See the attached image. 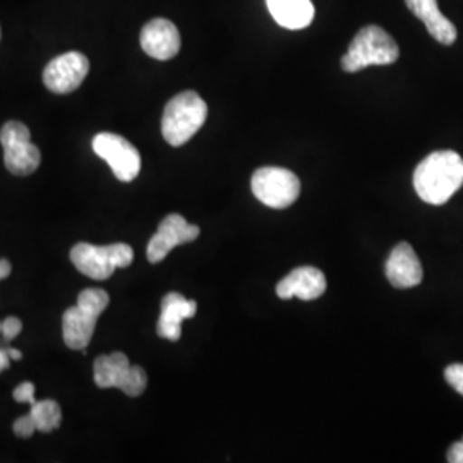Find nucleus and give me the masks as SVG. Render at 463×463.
Listing matches in <instances>:
<instances>
[{"mask_svg": "<svg viewBox=\"0 0 463 463\" xmlns=\"http://www.w3.org/2000/svg\"><path fill=\"white\" fill-rule=\"evenodd\" d=\"M447 460L449 463H463V439L453 443L448 449Z\"/></svg>", "mask_w": 463, "mask_h": 463, "instance_id": "nucleus-25", "label": "nucleus"}, {"mask_svg": "<svg viewBox=\"0 0 463 463\" xmlns=\"http://www.w3.org/2000/svg\"><path fill=\"white\" fill-rule=\"evenodd\" d=\"M11 357H9V354H7V350L5 348H0V373L2 371H5L9 365H11Z\"/></svg>", "mask_w": 463, "mask_h": 463, "instance_id": "nucleus-26", "label": "nucleus"}, {"mask_svg": "<svg viewBox=\"0 0 463 463\" xmlns=\"http://www.w3.org/2000/svg\"><path fill=\"white\" fill-rule=\"evenodd\" d=\"M250 189L268 208L283 210L298 201L300 181L298 175L281 166H263L252 175Z\"/></svg>", "mask_w": 463, "mask_h": 463, "instance_id": "nucleus-6", "label": "nucleus"}, {"mask_svg": "<svg viewBox=\"0 0 463 463\" xmlns=\"http://www.w3.org/2000/svg\"><path fill=\"white\" fill-rule=\"evenodd\" d=\"M93 151L112 168L120 183H131L141 172V155L133 145L114 133H99L93 137Z\"/></svg>", "mask_w": 463, "mask_h": 463, "instance_id": "nucleus-7", "label": "nucleus"}, {"mask_svg": "<svg viewBox=\"0 0 463 463\" xmlns=\"http://www.w3.org/2000/svg\"><path fill=\"white\" fill-rule=\"evenodd\" d=\"M198 313V304L184 298L179 292H170L162 298V313L156 325L158 336L170 342L181 340L184 319H191Z\"/></svg>", "mask_w": 463, "mask_h": 463, "instance_id": "nucleus-12", "label": "nucleus"}, {"mask_svg": "<svg viewBox=\"0 0 463 463\" xmlns=\"http://www.w3.org/2000/svg\"><path fill=\"white\" fill-rule=\"evenodd\" d=\"M7 350V354H9V357L13 359V361H21V357H23V354L16 350V348H5Z\"/></svg>", "mask_w": 463, "mask_h": 463, "instance_id": "nucleus-28", "label": "nucleus"}, {"mask_svg": "<svg viewBox=\"0 0 463 463\" xmlns=\"http://www.w3.org/2000/svg\"><path fill=\"white\" fill-rule=\"evenodd\" d=\"M134 250L129 244L117 242L110 246H93L80 242L71 249V261L86 277L93 280H107L117 268H128L133 263Z\"/></svg>", "mask_w": 463, "mask_h": 463, "instance_id": "nucleus-4", "label": "nucleus"}, {"mask_svg": "<svg viewBox=\"0 0 463 463\" xmlns=\"http://www.w3.org/2000/svg\"><path fill=\"white\" fill-rule=\"evenodd\" d=\"M405 4L411 13L426 24L428 32L436 42L443 45H453L457 42V26L443 16L438 7V0H405Z\"/></svg>", "mask_w": 463, "mask_h": 463, "instance_id": "nucleus-14", "label": "nucleus"}, {"mask_svg": "<svg viewBox=\"0 0 463 463\" xmlns=\"http://www.w3.org/2000/svg\"><path fill=\"white\" fill-rule=\"evenodd\" d=\"M0 333H2V323H0Z\"/></svg>", "mask_w": 463, "mask_h": 463, "instance_id": "nucleus-29", "label": "nucleus"}, {"mask_svg": "<svg viewBox=\"0 0 463 463\" xmlns=\"http://www.w3.org/2000/svg\"><path fill=\"white\" fill-rule=\"evenodd\" d=\"M97 321L99 317L86 313L78 304L69 307L62 316V336L67 347L83 350L86 354V347L90 345L97 328Z\"/></svg>", "mask_w": 463, "mask_h": 463, "instance_id": "nucleus-15", "label": "nucleus"}, {"mask_svg": "<svg viewBox=\"0 0 463 463\" xmlns=\"http://www.w3.org/2000/svg\"><path fill=\"white\" fill-rule=\"evenodd\" d=\"M13 397L19 403H28V405H34L36 400H34V384L33 383H21L14 390Z\"/></svg>", "mask_w": 463, "mask_h": 463, "instance_id": "nucleus-23", "label": "nucleus"}, {"mask_svg": "<svg viewBox=\"0 0 463 463\" xmlns=\"http://www.w3.org/2000/svg\"><path fill=\"white\" fill-rule=\"evenodd\" d=\"M42 162V153L32 141H23L4 148L5 168L19 177H26L36 172Z\"/></svg>", "mask_w": 463, "mask_h": 463, "instance_id": "nucleus-17", "label": "nucleus"}, {"mask_svg": "<svg viewBox=\"0 0 463 463\" xmlns=\"http://www.w3.org/2000/svg\"><path fill=\"white\" fill-rule=\"evenodd\" d=\"M445 380L455 392H458L463 397V364L448 365L445 369Z\"/></svg>", "mask_w": 463, "mask_h": 463, "instance_id": "nucleus-21", "label": "nucleus"}, {"mask_svg": "<svg viewBox=\"0 0 463 463\" xmlns=\"http://www.w3.org/2000/svg\"><path fill=\"white\" fill-rule=\"evenodd\" d=\"M23 141H32L30 129L23 122L11 120V122H7L2 128V131H0V143H2L4 148L11 146V145H16V143H23Z\"/></svg>", "mask_w": 463, "mask_h": 463, "instance_id": "nucleus-20", "label": "nucleus"}, {"mask_svg": "<svg viewBox=\"0 0 463 463\" xmlns=\"http://www.w3.org/2000/svg\"><path fill=\"white\" fill-rule=\"evenodd\" d=\"M462 185L463 158L457 151H434L415 168V191L434 206L445 204Z\"/></svg>", "mask_w": 463, "mask_h": 463, "instance_id": "nucleus-1", "label": "nucleus"}, {"mask_svg": "<svg viewBox=\"0 0 463 463\" xmlns=\"http://www.w3.org/2000/svg\"><path fill=\"white\" fill-rule=\"evenodd\" d=\"M273 19L287 30H302L315 19L311 0H266Z\"/></svg>", "mask_w": 463, "mask_h": 463, "instance_id": "nucleus-16", "label": "nucleus"}, {"mask_svg": "<svg viewBox=\"0 0 463 463\" xmlns=\"http://www.w3.org/2000/svg\"><path fill=\"white\" fill-rule=\"evenodd\" d=\"M110 298L101 288H86L78 296V306L95 317H99L101 313L109 307Z\"/></svg>", "mask_w": 463, "mask_h": 463, "instance_id": "nucleus-19", "label": "nucleus"}, {"mask_svg": "<svg viewBox=\"0 0 463 463\" xmlns=\"http://www.w3.org/2000/svg\"><path fill=\"white\" fill-rule=\"evenodd\" d=\"M23 330V323L19 317H5V321L2 323V335L5 340H14L17 335Z\"/></svg>", "mask_w": 463, "mask_h": 463, "instance_id": "nucleus-24", "label": "nucleus"}, {"mask_svg": "<svg viewBox=\"0 0 463 463\" xmlns=\"http://www.w3.org/2000/svg\"><path fill=\"white\" fill-rule=\"evenodd\" d=\"M398 57L400 49L393 36L371 24L354 36L342 59V67L345 72H359L369 66H390L397 62Z\"/></svg>", "mask_w": 463, "mask_h": 463, "instance_id": "nucleus-3", "label": "nucleus"}, {"mask_svg": "<svg viewBox=\"0 0 463 463\" xmlns=\"http://www.w3.org/2000/svg\"><path fill=\"white\" fill-rule=\"evenodd\" d=\"M386 279L395 288H412L422 281V266L415 254L414 248L407 242H400L392 250L386 266Z\"/></svg>", "mask_w": 463, "mask_h": 463, "instance_id": "nucleus-13", "label": "nucleus"}, {"mask_svg": "<svg viewBox=\"0 0 463 463\" xmlns=\"http://www.w3.org/2000/svg\"><path fill=\"white\" fill-rule=\"evenodd\" d=\"M32 417H33L36 430L40 432H52L59 430L62 420L61 405L55 400H42L32 405Z\"/></svg>", "mask_w": 463, "mask_h": 463, "instance_id": "nucleus-18", "label": "nucleus"}, {"mask_svg": "<svg viewBox=\"0 0 463 463\" xmlns=\"http://www.w3.org/2000/svg\"><path fill=\"white\" fill-rule=\"evenodd\" d=\"M90 61L81 52H67L50 61L43 71V83L55 95H67L83 84Z\"/></svg>", "mask_w": 463, "mask_h": 463, "instance_id": "nucleus-8", "label": "nucleus"}, {"mask_svg": "<svg viewBox=\"0 0 463 463\" xmlns=\"http://www.w3.org/2000/svg\"><path fill=\"white\" fill-rule=\"evenodd\" d=\"M11 275V263L7 260H0V280L7 279Z\"/></svg>", "mask_w": 463, "mask_h": 463, "instance_id": "nucleus-27", "label": "nucleus"}, {"mask_svg": "<svg viewBox=\"0 0 463 463\" xmlns=\"http://www.w3.org/2000/svg\"><path fill=\"white\" fill-rule=\"evenodd\" d=\"M93 380L101 390L118 388L128 397L143 395L148 386L146 371L139 365L131 364L128 355L122 352L99 355L93 365Z\"/></svg>", "mask_w": 463, "mask_h": 463, "instance_id": "nucleus-5", "label": "nucleus"}, {"mask_svg": "<svg viewBox=\"0 0 463 463\" xmlns=\"http://www.w3.org/2000/svg\"><path fill=\"white\" fill-rule=\"evenodd\" d=\"M326 290V279L315 266H300L287 275L277 285V296L280 298H298L300 300H315Z\"/></svg>", "mask_w": 463, "mask_h": 463, "instance_id": "nucleus-11", "label": "nucleus"}, {"mask_svg": "<svg viewBox=\"0 0 463 463\" xmlns=\"http://www.w3.org/2000/svg\"><path fill=\"white\" fill-rule=\"evenodd\" d=\"M208 105L196 91H184L166 103L162 134L170 146H183L203 128Z\"/></svg>", "mask_w": 463, "mask_h": 463, "instance_id": "nucleus-2", "label": "nucleus"}, {"mask_svg": "<svg viewBox=\"0 0 463 463\" xmlns=\"http://www.w3.org/2000/svg\"><path fill=\"white\" fill-rule=\"evenodd\" d=\"M141 47L146 55L156 61H170L181 50V33L172 21L156 17L145 24L141 32Z\"/></svg>", "mask_w": 463, "mask_h": 463, "instance_id": "nucleus-10", "label": "nucleus"}, {"mask_svg": "<svg viewBox=\"0 0 463 463\" xmlns=\"http://www.w3.org/2000/svg\"><path fill=\"white\" fill-rule=\"evenodd\" d=\"M198 237L199 227L187 223L183 215L172 213L162 220L156 233L149 239L146 258L149 263L156 265L165 260L172 249L193 242Z\"/></svg>", "mask_w": 463, "mask_h": 463, "instance_id": "nucleus-9", "label": "nucleus"}, {"mask_svg": "<svg viewBox=\"0 0 463 463\" xmlns=\"http://www.w3.org/2000/svg\"><path fill=\"white\" fill-rule=\"evenodd\" d=\"M14 434L19 438H32L34 430H36V424H34L33 417L32 414L19 417L14 422Z\"/></svg>", "mask_w": 463, "mask_h": 463, "instance_id": "nucleus-22", "label": "nucleus"}]
</instances>
